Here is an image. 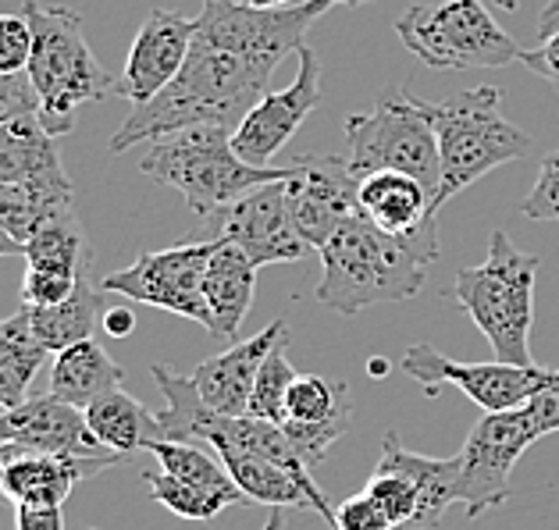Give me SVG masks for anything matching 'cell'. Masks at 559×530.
<instances>
[{
	"mask_svg": "<svg viewBox=\"0 0 559 530\" xmlns=\"http://www.w3.org/2000/svg\"><path fill=\"white\" fill-rule=\"evenodd\" d=\"M332 0H299L289 8H253L247 0H203L182 72L154 100L132 107L107 149L165 140L193 125L231 129L267 93L275 68L307 44L310 25Z\"/></svg>",
	"mask_w": 559,
	"mask_h": 530,
	"instance_id": "1",
	"label": "cell"
},
{
	"mask_svg": "<svg viewBox=\"0 0 559 530\" xmlns=\"http://www.w3.org/2000/svg\"><path fill=\"white\" fill-rule=\"evenodd\" d=\"M318 253L324 275L313 296L343 317H357L367 306L414 299L428 278V261L411 242L381 232L360 214L338 225Z\"/></svg>",
	"mask_w": 559,
	"mask_h": 530,
	"instance_id": "2",
	"label": "cell"
},
{
	"mask_svg": "<svg viewBox=\"0 0 559 530\" xmlns=\"http://www.w3.org/2000/svg\"><path fill=\"white\" fill-rule=\"evenodd\" d=\"M417 104L431 121L435 140H439L442 182L431 203L435 214L467 185L485 179L488 171L535 154V140L502 118V93L496 86L460 89L442 104H428L417 97Z\"/></svg>",
	"mask_w": 559,
	"mask_h": 530,
	"instance_id": "3",
	"label": "cell"
},
{
	"mask_svg": "<svg viewBox=\"0 0 559 530\" xmlns=\"http://www.w3.org/2000/svg\"><path fill=\"white\" fill-rule=\"evenodd\" d=\"M22 15L33 25V58L29 79L39 93V121L50 135H68L75 125V111L83 104L107 100L118 93V79L97 61L86 44L83 15L61 4H29Z\"/></svg>",
	"mask_w": 559,
	"mask_h": 530,
	"instance_id": "4",
	"label": "cell"
},
{
	"mask_svg": "<svg viewBox=\"0 0 559 530\" xmlns=\"http://www.w3.org/2000/svg\"><path fill=\"white\" fill-rule=\"evenodd\" d=\"M140 171L157 185L182 193L186 207L203 221L231 200L247 196L250 189L285 179L289 165H247L231 146V129L193 125L150 143L140 157Z\"/></svg>",
	"mask_w": 559,
	"mask_h": 530,
	"instance_id": "5",
	"label": "cell"
},
{
	"mask_svg": "<svg viewBox=\"0 0 559 530\" xmlns=\"http://www.w3.org/2000/svg\"><path fill=\"white\" fill-rule=\"evenodd\" d=\"M535 275L538 256L516 250V242L496 228L485 264L463 267L453 281V299L481 328L499 363H535L527 346L535 324Z\"/></svg>",
	"mask_w": 559,
	"mask_h": 530,
	"instance_id": "6",
	"label": "cell"
},
{
	"mask_svg": "<svg viewBox=\"0 0 559 530\" xmlns=\"http://www.w3.org/2000/svg\"><path fill=\"white\" fill-rule=\"evenodd\" d=\"M395 36L420 64L435 68V72L507 68L510 61H521L524 53L481 0L411 4L395 19Z\"/></svg>",
	"mask_w": 559,
	"mask_h": 530,
	"instance_id": "7",
	"label": "cell"
},
{
	"mask_svg": "<svg viewBox=\"0 0 559 530\" xmlns=\"http://www.w3.org/2000/svg\"><path fill=\"white\" fill-rule=\"evenodd\" d=\"M346 146H349V171L364 179L374 171H403L417 179L431 193H439L442 165H439V140H435L431 121L420 111L417 97L406 86L381 89L371 111L346 118Z\"/></svg>",
	"mask_w": 559,
	"mask_h": 530,
	"instance_id": "8",
	"label": "cell"
},
{
	"mask_svg": "<svg viewBox=\"0 0 559 530\" xmlns=\"http://www.w3.org/2000/svg\"><path fill=\"white\" fill-rule=\"evenodd\" d=\"M545 438V431L538 427L535 413L527 406L502 413H485V420H477L471 427L467 442L456 453L460 459V484H456V502L467 506V516L477 520L481 513L502 506L513 487L510 473L516 467L531 445Z\"/></svg>",
	"mask_w": 559,
	"mask_h": 530,
	"instance_id": "9",
	"label": "cell"
},
{
	"mask_svg": "<svg viewBox=\"0 0 559 530\" xmlns=\"http://www.w3.org/2000/svg\"><path fill=\"white\" fill-rule=\"evenodd\" d=\"M197 242H231L250 256L257 267L264 264H296L313 253L310 242L299 236L285 200V179L264 182L247 196L231 200L228 207L200 221Z\"/></svg>",
	"mask_w": 559,
	"mask_h": 530,
	"instance_id": "10",
	"label": "cell"
},
{
	"mask_svg": "<svg viewBox=\"0 0 559 530\" xmlns=\"http://www.w3.org/2000/svg\"><path fill=\"white\" fill-rule=\"evenodd\" d=\"M214 242H182L171 250H146L135 256L126 270H111L100 278V292L126 296L129 303H146L207 328V296H203V275H207Z\"/></svg>",
	"mask_w": 559,
	"mask_h": 530,
	"instance_id": "11",
	"label": "cell"
},
{
	"mask_svg": "<svg viewBox=\"0 0 559 530\" xmlns=\"http://www.w3.org/2000/svg\"><path fill=\"white\" fill-rule=\"evenodd\" d=\"M400 366L425 388V396H439L442 385H456L485 413H502L524 406L542 388L545 374H549L535 363H456L425 342L406 349Z\"/></svg>",
	"mask_w": 559,
	"mask_h": 530,
	"instance_id": "12",
	"label": "cell"
},
{
	"mask_svg": "<svg viewBox=\"0 0 559 530\" xmlns=\"http://www.w3.org/2000/svg\"><path fill=\"white\" fill-rule=\"evenodd\" d=\"M285 174V200L289 214L313 250H321L338 225L357 217V185L360 179L349 171V160L332 154H293Z\"/></svg>",
	"mask_w": 559,
	"mask_h": 530,
	"instance_id": "13",
	"label": "cell"
},
{
	"mask_svg": "<svg viewBox=\"0 0 559 530\" xmlns=\"http://www.w3.org/2000/svg\"><path fill=\"white\" fill-rule=\"evenodd\" d=\"M299 72L293 79V86H285L278 93H264L257 100L247 118L239 121L231 132V146L247 165L267 168L278 157V149L293 140L299 125L313 115V107L321 104V61L307 44L296 50Z\"/></svg>",
	"mask_w": 559,
	"mask_h": 530,
	"instance_id": "14",
	"label": "cell"
},
{
	"mask_svg": "<svg viewBox=\"0 0 559 530\" xmlns=\"http://www.w3.org/2000/svg\"><path fill=\"white\" fill-rule=\"evenodd\" d=\"M0 442L19 445L25 453H53V456H79V459H107V463H126V456L111 453L93 434L86 410L58 396L25 399L15 410H0Z\"/></svg>",
	"mask_w": 559,
	"mask_h": 530,
	"instance_id": "15",
	"label": "cell"
},
{
	"mask_svg": "<svg viewBox=\"0 0 559 530\" xmlns=\"http://www.w3.org/2000/svg\"><path fill=\"white\" fill-rule=\"evenodd\" d=\"M357 207L374 228L411 242L425 261H439V214L431 207V193L403 171L364 174L357 185Z\"/></svg>",
	"mask_w": 559,
	"mask_h": 530,
	"instance_id": "16",
	"label": "cell"
},
{
	"mask_svg": "<svg viewBox=\"0 0 559 530\" xmlns=\"http://www.w3.org/2000/svg\"><path fill=\"white\" fill-rule=\"evenodd\" d=\"M193 33L197 19H186L168 8L150 11L129 47L126 72L118 79V97H126L132 107L154 100L182 72L189 47H193Z\"/></svg>",
	"mask_w": 559,
	"mask_h": 530,
	"instance_id": "17",
	"label": "cell"
},
{
	"mask_svg": "<svg viewBox=\"0 0 559 530\" xmlns=\"http://www.w3.org/2000/svg\"><path fill=\"white\" fill-rule=\"evenodd\" d=\"M353 424L349 385L329 382L321 374H296V382L285 392V417L282 431L289 434L296 453L318 467L329 448L343 438Z\"/></svg>",
	"mask_w": 559,
	"mask_h": 530,
	"instance_id": "18",
	"label": "cell"
},
{
	"mask_svg": "<svg viewBox=\"0 0 559 530\" xmlns=\"http://www.w3.org/2000/svg\"><path fill=\"white\" fill-rule=\"evenodd\" d=\"M289 338V324L285 321H271L264 332H257L242 342H231L225 352L203 360L189 377L197 385V396L203 406L214 413L225 417H242L250 413V396L257 385V374H261L264 360L271 357V349Z\"/></svg>",
	"mask_w": 559,
	"mask_h": 530,
	"instance_id": "19",
	"label": "cell"
},
{
	"mask_svg": "<svg viewBox=\"0 0 559 530\" xmlns=\"http://www.w3.org/2000/svg\"><path fill=\"white\" fill-rule=\"evenodd\" d=\"M115 467L107 459H79L53 453H19L4 470V502L15 506H64L79 481Z\"/></svg>",
	"mask_w": 559,
	"mask_h": 530,
	"instance_id": "20",
	"label": "cell"
},
{
	"mask_svg": "<svg viewBox=\"0 0 559 530\" xmlns=\"http://www.w3.org/2000/svg\"><path fill=\"white\" fill-rule=\"evenodd\" d=\"M257 289V264L231 242H214L203 296H207V332L222 342H239V328L250 314Z\"/></svg>",
	"mask_w": 559,
	"mask_h": 530,
	"instance_id": "21",
	"label": "cell"
},
{
	"mask_svg": "<svg viewBox=\"0 0 559 530\" xmlns=\"http://www.w3.org/2000/svg\"><path fill=\"white\" fill-rule=\"evenodd\" d=\"M0 182L8 185L68 182L58 135H50L36 115H25L0 125Z\"/></svg>",
	"mask_w": 559,
	"mask_h": 530,
	"instance_id": "22",
	"label": "cell"
},
{
	"mask_svg": "<svg viewBox=\"0 0 559 530\" xmlns=\"http://www.w3.org/2000/svg\"><path fill=\"white\" fill-rule=\"evenodd\" d=\"M121 382H126V374H121V366L97 338H86V342H75L61 352H53L50 396H58L61 402H72L79 410H86L104 392L121 388Z\"/></svg>",
	"mask_w": 559,
	"mask_h": 530,
	"instance_id": "23",
	"label": "cell"
},
{
	"mask_svg": "<svg viewBox=\"0 0 559 530\" xmlns=\"http://www.w3.org/2000/svg\"><path fill=\"white\" fill-rule=\"evenodd\" d=\"M86 420L93 434L100 438V445H107L118 456H132V453H146L150 445L160 438V424L157 413H150L146 406L129 396L126 388L104 392L100 399H93L86 406Z\"/></svg>",
	"mask_w": 559,
	"mask_h": 530,
	"instance_id": "24",
	"label": "cell"
},
{
	"mask_svg": "<svg viewBox=\"0 0 559 530\" xmlns=\"http://www.w3.org/2000/svg\"><path fill=\"white\" fill-rule=\"evenodd\" d=\"M378 459H389L400 470H406L420 487V516H417V527H435L442 520V513L449 506H456V484H460V459H431V456H420L403 448L400 434L389 431L385 442H381V456Z\"/></svg>",
	"mask_w": 559,
	"mask_h": 530,
	"instance_id": "25",
	"label": "cell"
},
{
	"mask_svg": "<svg viewBox=\"0 0 559 530\" xmlns=\"http://www.w3.org/2000/svg\"><path fill=\"white\" fill-rule=\"evenodd\" d=\"M47 349L33 332L29 306L0 317V410H15L25 402L33 377L44 366Z\"/></svg>",
	"mask_w": 559,
	"mask_h": 530,
	"instance_id": "26",
	"label": "cell"
},
{
	"mask_svg": "<svg viewBox=\"0 0 559 530\" xmlns=\"http://www.w3.org/2000/svg\"><path fill=\"white\" fill-rule=\"evenodd\" d=\"M68 210H75L72 179L68 182H39V185L0 182V225L22 242V250L39 228L58 221V217Z\"/></svg>",
	"mask_w": 559,
	"mask_h": 530,
	"instance_id": "27",
	"label": "cell"
},
{
	"mask_svg": "<svg viewBox=\"0 0 559 530\" xmlns=\"http://www.w3.org/2000/svg\"><path fill=\"white\" fill-rule=\"evenodd\" d=\"M86 267H83V275H79L75 292L68 296L64 303H58V306H29L33 332H36L39 342H44L47 352H61L68 346L93 338V328H97V317H100V292L90 285Z\"/></svg>",
	"mask_w": 559,
	"mask_h": 530,
	"instance_id": "28",
	"label": "cell"
},
{
	"mask_svg": "<svg viewBox=\"0 0 559 530\" xmlns=\"http://www.w3.org/2000/svg\"><path fill=\"white\" fill-rule=\"evenodd\" d=\"M150 456L157 459L160 470H168L171 478H179L186 484H197V487H207V492H217L231 502L247 498L239 492V484L231 481V473L225 470L222 459L207 456L200 448V442H168V438H157L154 445L146 448Z\"/></svg>",
	"mask_w": 559,
	"mask_h": 530,
	"instance_id": "29",
	"label": "cell"
},
{
	"mask_svg": "<svg viewBox=\"0 0 559 530\" xmlns=\"http://www.w3.org/2000/svg\"><path fill=\"white\" fill-rule=\"evenodd\" d=\"M22 256H25V267L79 275V270L90 264V256H86V236H83V225H79L75 210H68L58 221L39 228V232L25 242Z\"/></svg>",
	"mask_w": 559,
	"mask_h": 530,
	"instance_id": "30",
	"label": "cell"
},
{
	"mask_svg": "<svg viewBox=\"0 0 559 530\" xmlns=\"http://www.w3.org/2000/svg\"><path fill=\"white\" fill-rule=\"evenodd\" d=\"M146 487H150V495H154L157 506L171 509L175 516H182V520H214L225 506H231V498L207 492V487L186 484L179 478H171L168 470L146 473Z\"/></svg>",
	"mask_w": 559,
	"mask_h": 530,
	"instance_id": "31",
	"label": "cell"
},
{
	"mask_svg": "<svg viewBox=\"0 0 559 530\" xmlns=\"http://www.w3.org/2000/svg\"><path fill=\"white\" fill-rule=\"evenodd\" d=\"M285 346H289V338L271 349V357L264 360L261 374H257V385H253V396H250V413L271 420V424H282L285 392H289V385L296 382V371H293L289 357H285Z\"/></svg>",
	"mask_w": 559,
	"mask_h": 530,
	"instance_id": "32",
	"label": "cell"
},
{
	"mask_svg": "<svg viewBox=\"0 0 559 530\" xmlns=\"http://www.w3.org/2000/svg\"><path fill=\"white\" fill-rule=\"evenodd\" d=\"M83 275V270H79ZM79 275H58V270H39V267H25L22 275V306H58L68 296L75 292Z\"/></svg>",
	"mask_w": 559,
	"mask_h": 530,
	"instance_id": "33",
	"label": "cell"
},
{
	"mask_svg": "<svg viewBox=\"0 0 559 530\" xmlns=\"http://www.w3.org/2000/svg\"><path fill=\"white\" fill-rule=\"evenodd\" d=\"M33 58V25L25 15H0V75H19Z\"/></svg>",
	"mask_w": 559,
	"mask_h": 530,
	"instance_id": "34",
	"label": "cell"
},
{
	"mask_svg": "<svg viewBox=\"0 0 559 530\" xmlns=\"http://www.w3.org/2000/svg\"><path fill=\"white\" fill-rule=\"evenodd\" d=\"M521 210L531 217V221H559V149L542 157L538 182L524 196Z\"/></svg>",
	"mask_w": 559,
	"mask_h": 530,
	"instance_id": "35",
	"label": "cell"
},
{
	"mask_svg": "<svg viewBox=\"0 0 559 530\" xmlns=\"http://www.w3.org/2000/svg\"><path fill=\"white\" fill-rule=\"evenodd\" d=\"M25 115H39V93L33 86L29 72L0 75V125H8V121L25 118Z\"/></svg>",
	"mask_w": 559,
	"mask_h": 530,
	"instance_id": "36",
	"label": "cell"
},
{
	"mask_svg": "<svg viewBox=\"0 0 559 530\" xmlns=\"http://www.w3.org/2000/svg\"><path fill=\"white\" fill-rule=\"evenodd\" d=\"M335 530H395V527L389 523V516L381 513L378 502L367 492H360L335 506Z\"/></svg>",
	"mask_w": 559,
	"mask_h": 530,
	"instance_id": "37",
	"label": "cell"
},
{
	"mask_svg": "<svg viewBox=\"0 0 559 530\" xmlns=\"http://www.w3.org/2000/svg\"><path fill=\"white\" fill-rule=\"evenodd\" d=\"M521 61L535 72L538 79H545L552 89H559V25H552V29L538 33V44L527 47L521 53Z\"/></svg>",
	"mask_w": 559,
	"mask_h": 530,
	"instance_id": "38",
	"label": "cell"
},
{
	"mask_svg": "<svg viewBox=\"0 0 559 530\" xmlns=\"http://www.w3.org/2000/svg\"><path fill=\"white\" fill-rule=\"evenodd\" d=\"M524 406H527L531 413H535L538 427H542L545 434L559 431V371H549V374H545L542 388H538L535 396H531Z\"/></svg>",
	"mask_w": 559,
	"mask_h": 530,
	"instance_id": "39",
	"label": "cell"
},
{
	"mask_svg": "<svg viewBox=\"0 0 559 530\" xmlns=\"http://www.w3.org/2000/svg\"><path fill=\"white\" fill-rule=\"evenodd\" d=\"M19 530H64L61 506H19L15 509Z\"/></svg>",
	"mask_w": 559,
	"mask_h": 530,
	"instance_id": "40",
	"label": "cell"
},
{
	"mask_svg": "<svg viewBox=\"0 0 559 530\" xmlns=\"http://www.w3.org/2000/svg\"><path fill=\"white\" fill-rule=\"evenodd\" d=\"M104 321V332L107 335H115V338H129L135 332V314H132V306H115V310H107V314L100 317Z\"/></svg>",
	"mask_w": 559,
	"mask_h": 530,
	"instance_id": "41",
	"label": "cell"
},
{
	"mask_svg": "<svg viewBox=\"0 0 559 530\" xmlns=\"http://www.w3.org/2000/svg\"><path fill=\"white\" fill-rule=\"evenodd\" d=\"M19 453H25V448L0 442V502H4V470H8V463H11V459H15Z\"/></svg>",
	"mask_w": 559,
	"mask_h": 530,
	"instance_id": "42",
	"label": "cell"
},
{
	"mask_svg": "<svg viewBox=\"0 0 559 530\" xmlns=\"http://www.w3.org/2000/svg\"><path fill=\"white\" fill-rule=\"evenodd\" d=\"M552 25H559V0H549V4H545L542 19H538V33L552 29Z\"/></svg>",
	"mask_w": 559,
	"mask_h": 530,
	"instance_id": "43",
	"label": "cell"
},
{
	"mask_svg": "<svg viewBox=\"0 0 559 530\" xmlns=\"http://www.w3.org/2000/svg\"><path fill=\"white\" fill-rule=\"evenodd\" d=\"M15 253H22V242L11 236L4 225H0V256H15Z\"/></svg>",
	"mask_w": 559,
	"mask_h": 530,
	"instance_id": "44",
	"label": "cell"
},
{
	"mask_svg": "<svg viewBox=\"0 0 559 530\" xmlns=\"http://www.w3.org/2000/svg\"><path fill=\"white\" fill-rule=\"evenodd\" d=\"M264 530H285V513H282V506H275V509H271V516H267Z\"/></svg>",
	"mask_w": 559,
	"mask_h": 530,
	"instance_id": "45",
	"label": "cell"
},
{
	"mask_svg": "<svg viewBox=\"0 0 559 530\" xmlns=\"http://www.w3.org/2000/svg\"><path fill=\"white\" fill-rule=\"evenodd\" d=\"M253 8H289V4H299V0H247Z\"/></svg>",
	"mask_w": 559,
	"mask_h": 530,
	"instance_id": "46",
	"label": "cell"
},
{
	"mask_svg": "<svg viewBox=\"0 0 559 530\" xmlns=\"http://www.w3.org/2000/svg\"><path fill=\"white\" fill-rule=\"evenodd\" d=\"M496 8H502V11H516V4H521V0H492Z\"/></svg>",
	"mask_w": 559,
	"mask_h": 530,
	"instance_id": "47",
	"label": "cell"
},
{
	"mask_svg": "<svg viewBox=\"0 0 559 530\" xmlns=\"http://www.w3.org/2000/svg\"><path fill=\"white\" fill-rule=\"evenodd\" d=\"M371 374H374V377L385 374V360H371Z\"/></svg>",
	"mask_w": 559,
	"mask_h": 530,
	"instance_id": "48",
	"label": "cell"
},
{
	"mask_svg": "<svg viewBox=\"0 0 559 530\" xmlns=\"http://www.w3.org/2000/svg\"><path fill=\"white\" fill-rule=\"evenodd\" d=\"M332 4H346V8H360V4H371V0H332Z\"/></svg>",
	"mask_w": 559,
	"mask_h": 530,
	"instance_id": "49",
	"label": "cell"
},
{
	"mask_svg": "<svg viewBox=\"0 0 559 530\" xmlns=\"http://www.w3.org/2000/svg\"><path fill=\"white\" fill-rule=\"evenodd\" d=\"M86 530H97V527H86Z\"/></svg>",
	"mask_w": 559,
	"mask_h": 530,
	"instance_id": "50",
	"label": "cell"
}]
</instances>
